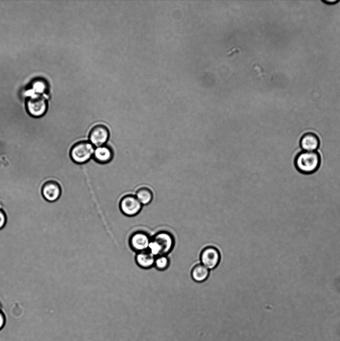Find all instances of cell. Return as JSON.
<instances>
[{
	"label": "cell",
	"instance_id": "obj_15",
	"mask_svg": "<svg viewBox=\"0 0 340 341\" xmlns=\"http://www.w3.org/2000/svg\"><path fill=\"white\" fill-rule=\"evenodd\" d=\"M170 265V260L167 255H161L156 257L154 266L156 269L164 271L168 268Z\"/></svg>",
	"mask_w": 340,
	"mask_h": 341
},
{
	"label": "cell",
	"instance_id": "obj_2",
	"mask_svg": "<svg viewBox=\"0 0 340 341\" xmlns=\"http://www.w3.org/2000/svg\"><path fill=\"white\" fill-rule=\"evenodd\" d=\"M94 145L90 141L81 140L75 142L71 147L70 157L72 161L77 164L88 162L93 157Z\"/></svg>",
	"mask_w": 340,
	"mask_h": 341
},
{
	"label": "cell",
	"instance_id": "obj_1",
	"mask_svg": "<svg viewBox=\"0 0 340 341\" xmlns=\"http://www.w3.org/2000/svg\"><path fill=\"white\" fill-rule=\"evenodd\" d=\"M320 155L316 151L301 152L296 156L295 160L297 170L306 174L316 171L320 165Z\"/></svg>",
	"mask_w": 340,
	"mask_h": 341
},
{
	"label": "cell",
	"instance_id": "obj_10",
	"mask_svg": "<svg viewBox=\"0 0 340 341\" xmlns=\"http://www.w3.org/2000/svg\"><path fill=\"white\" fill-rule=\"evenodd\" d=\"M114 156L112 148L106 144L96 147L94 149L93 158L100 164H107L110 162Z\"/></svg>",
	"mask_w": 340,
	"mask_h": 341
},
{
	"label": "cell",
	"instance_id": "obj_13",
	"mask_svg": "<svg viewBox=\"0 0 340 341\" xmlns=\"http://www.w3.org/2000/svg\"><path fill=\"white\" fill-rule=\"evenodd\" d=\"M209 270L201 264L193 267L191 272L192 279L195 282L200 283L205 281L209 275Z\"/></svg>",
	"mask_w": 340,
	"mask_h": 341
},
{
	"label": "cell",
	"instance_id": "obj_3",
	"mask_svg": "<svg viewBox=\"0 0 340 341\" xmlns=\"http://www.w3.org/2000/svg\"><path fill=\"white\" fill-rule=\"evenodd\" d=\"M25 103L27 113L33 117L43 116L48 109V102L41 96H31L25 100Z\"/></svg>",
	"mask_w": 340,
	"mask_h": 341
},
{
	"label": "cell",
	"instance_id": "obj_19",
	"mask_svg": "<svg viewBox=\"0 0 340 341\" xmlns=\"http://www.w3.org/2000/svg\"><path fill=\"white\" fill-rule=\"evenodd\" d=\"M324 2L327 4H334L338 1H339V0H323Z\"/></svg>",
	"mask_w": 340,
	"mask_h": 341
},
{
	"label": "cell",
	"instance_id": "obj_9",
	"mask_svg": "<svg viewBox=\"0 0 340 341\" xmlns=\"http://www.w3.org/2000/svg\"><path fill=\"white\" fill-rule=\"evenodd\" d=\"M157 241L162 248L163 255H167L174 247V239L172 235L167 231L157 233L152 238Z\"/></svg>",
	"mask_w": 340,
	"mask_h": 341
},
{
	"label": "cell",
	"instance_id": "obj_17",
	"mask_svg": "<svg viewBox=\"0 0 340 341\" xmlns=\"http://www.w3.org/2000/svg\"><path fill=\"white\" fill-rule=\"evenodd\" d=\"M7 217L5 212L0 209V229H2L6 224Z\"/></svg>",
	"mask_w": 340,
	"mask_h": 341
},
{
	"label": "cell",
	"instance_id": "obj_8",
	"mask_svg": "<svg viewBox=\"0 0 340 341\" xmlns=\"http://www.w3.org/2000/svg\"><path fill=\"white\" fill-rule=\"evenodd\" d=\"M42 195L47 201L52 202L58 200L61 194L60 185L54 181H48L42 188Z\"/></svg>",
	"mask_w": 340,
	"mask_h": 341
},
{
	"label": "cell",
	"instance_id": "obj_5",
	"mask_svg": "<svg viewBox=\"0 0 340 341\" xmlns=\"http://www.w3.org/2000/svg\"><path fill=\"white\" fill-rule=\"evenodd\" d=\"M220 254L218 250L213 246L204 248L200 255L201 264L209 270L215 268L220 261Z\"/></svg>",
	"mask_w": 340,
	"mask_h": 341
},
{
	"label": "cell",
	"instance_id": "obj_18",
	"mask_svg": "<svg viewBox=\"0 0 340 341\" xmlns=\"http://www.w3.org/2000/svg\"><path fill=\"white\" fill-rule=\"evenodd\" d=\"M5 323V317L4 314L0 311V329L4 326Z\"/></svg>",
	"mask_w": 340,
	"mask_h": 341
},
{
	"label": "cell",
	"instance_id": "obj_20",
	"mask_svg": "<svg viewBox=\"0 0 340 341\" xmlns=\"http://www.w3.org/2000/svg\"><path fill=\"white\" fill-rule=\"evenodd\" d=\"M238 50H239V49H238V48H235V49L234 50H233V48H232L231 50H230L229 51L228 54H229V55H230V54H232L233 52H235V51H238Z\"/></svg>",
	"mask_w": 340,
	"mask_h": 341
},
{
	"label": "cell",
	"instance_id": "obj_7",
	"mask_svg": "<svg viewBox=\"0 0 340 341\" xmlns=\"http://www.w3.org/2000/svg\"><path fill=\"white\" fill-rule=\"evenodd\" d=\"M151 239L149 235L143 231L134 233L130 238L129 245L134 252L147 251Z\"/></svg>",
	"mask_w": 340,
	"mask_h": 341
},
{
	"label": "cell",
	"instance_id": "obj_16",
	"mask_svg": "<svg viewBox=\"0 0 340 341\" xmlns=\"http://www.w3.org/2000/svg\"><path fill=\"white\" fill-rule=\"evenodd\" d=\"M149 252L155 257L163 255L162 248L155 240L151 239L149 245Z\"/></svg>",
	"mask_w": 340,
	"mask_h": 341
},
{
	"label": "cell",
	"instance_id": "obj_14",
	"mask_svg": "<svg viewBox=\"0 0 340 341\" xmlns=\"http://www.w3.org/2000/svg\"><path fill=\"white\" fill-rule=\"evenodd\" d=\"M136 197L142 205H148L153 200V193L149 188L144 186L137 190Z\"/></svg>",
	"mask_w": 340,
	"mask_h": 341
},
{
	"label": "cell",
	"instance_id": "obj_12",
	"mask_svg": "<svg viewBox=\"0 0 340 341\" xmlns=\"http://www.w3.org/2000/svg\"><path fill=\"white\" fill-rule=\"evenodd\" d=\"M156 257L149 251H144L137 253L135 260L137 265L141 268L148 269L154 266Z\"/></svg>",
	"mask_w": 340,
	"mask_h": 341
},
{
	"label": "cell",
	"instance_id": "obj_11",
	"mask_svg": "<svg viewBox=\"0 0 340 341\" xmlns=\"http://www.w3.org/2000/svg\"><path fill=\"white\" fill-rule=\"evenodd\" d=\"M319 139L313 133H306L301 138L300 146L304 151H315L319 148Z\"/></svg>",
	"mask_w": 340,
	"mask_h": 341
},
{
	"label": "cell",
	"instance_id": "obj_4",
	"mask_svg": "<svg viewBox=\"0 0 340 341\" xmlns=\"http://www.w3.org/2000/svg\"><path fill=\"white\" fill-rule=\"evenodd\" d=\"M119 208L121 212L126 216H135L139 213L142 208V204L136 196L128 194L120 200Z\"/></svg>",
	"mask_w": 340,
	"mask_h": 341
},
{
	"label": "cell",
	"instance_id": "obj_6",
	"mask_svg": "<svg viewBox=\"0 0 340 341\" xmlns=\"http://www.w3.org/2000/svg\"><path fill=\"white\" fill-rule=\"evenodd\" d=\"M110 132L105 125L98 124L90 130L89 139L90 143L96 147L105 145L109 139Z\"/></svg>",
	"mask_w": 340,
	"mask_h": 341
}]
</instances>
